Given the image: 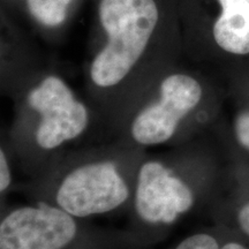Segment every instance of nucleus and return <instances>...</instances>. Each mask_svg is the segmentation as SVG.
I'll use <instances>...</instances> for the list:
<instances>
[{"mask_svg":"<svg viewBox=\"0 0 249 249\" xmlns=\"http://www.w3.org/2000/svg\"><path fill=\"white\" fill-rule=\"evenodd\" d=\"M99 18L108 40L93 59L90 75L96 86L118 85L138 62L158 21L154 0H102Z\"/></svg>","mask_w":249,"mask_h":249,"instance_id":"obj_1","label":"nucleus"},{"mask_svg":"<svg viewBox=\"0 0 249 249\" xmlns=\"http://www.w3.org/2000/svg\"><path fill=\"white\" fill-rule=\"evenodd\" d=\"M129 187L111 161H92L71 170L62 179L57 205L75 218L116 210L128 200Z\"/></svg>","mask_w":249,"mask_h":249,"instance_id":"obj_2","label":"nucleus"},{"mask_svg":"<svg viewBox=\"0 0 249 249\" xmlns=\"http://www.w3.org/2000/svg\"><path fill=\"white\" fill-rule=\"evenodd\" d=\"M28 102L40 116L36 142L42 149L53 150L87 129L89 112L74 97L71 90L57 76H49L28 96Z\"/></svg>","mask_w":249,"mask_h":249,"instance_id":"obj_3","label":"nucleus"},{"mask_svg":"<svg viewBox=\"0 0 249 249\" xmlns=\"http://www.w3.org/2000/svg\"><path fill=\"white\" fill-rule=\"evenodd\" d=\"M202 88L194 77L185 74L167 76L160 86V99L135 117L130 133L142 145H157L170 141L180 123L197 107Z\"/></svg>","mask_w":249,"mask_h":249,"instance_id":"obj_4","label":"nucleus"},{"mask_svg":"<svg viewBox=\"0 0 249 249\" xmlns=\"http://www.w3.org/2000/svg\"><path fill=\"white\" fill-rule=\"evenodd\" d=\"M74 218L52 205L18 208L0 223V249H64L76 235Z\"/></svg>","mask_w":249,"mask_h":249,"instance_id":"obj_5","label":"nucleus"},{"mask_svg":"<svg viewBox=\"0 0 249 249\" xmlns=\"http://www.w3.org/2000/svg\"><path fill=\"white\" fill-rule=\"evenodd\" d=\"M194 204V193L160 161H147L141 166L135 191L139 216L150 224H172Z\"/></svg>","mask_w":249,"mask_h":249,"instance_id":"obj_6","label":"nucleus"},{"mask_svg":"<svg viewBox=\"0 0 249 249\" xmlns=\"http://www.w3.org/2000/svg\"><path fill=\"white\" fill-rule=\"evenodd\" d=\"M213 37L218 46L229 53L249 54V1L223 8L214 23Z\"/></svg>","mask_w":249,"mask_h":249,"instance_id":"obj_7","label":"nucleus"},{"mask_svg":"<svg viewBox=\"0 0 249 249\" xmlns=\"http://www.w3.org/2000/svg\"><path fill=\"white\" fill-rule=\"evenodd\" d=\"M71 0H27L30 13L45 26H58L67 15Z\"/></svg>","mask_w":249,"mask_h":249,"instance_id":"obj_8","label":"nucleus"},{"mask_svg":"<svg viewBox=\"0 0 249 249\" xmlns=\"http://www.w3.org/2000/svg\"><path fill=\"white\" fill-rule=\"evenodd\" d=\"M176 249H220V245L213 235L196 233L182 240Z\"/></svg>","mask_w":249,"mask_h":249,"instance_id":"obj_9","label":"nucleus"},{"mask_svg":"<svg viewBox=\"0 0 249 249\" xmlns=\"http://www.w3.org/2000/svg\"><path fill=\"white\" fill-rule=\"evenodd\" d=\"M233 132L236 142L249 152V111L241 112L233 121Z\"/></svg>","mask_w":249,"mask_h":249,"instance_id":"obj_10","label":"nucleus"},{"mask_svg":"<svg viewBox=\"0 0 249 249\" xmlns=\"http://www.w3.org/2000/svg\"><path fill=\"white\" fill-rule=\"evenodd\" d=\"M11 181L12 174L8 166V160L5 151L1 149V151H0V191H1V193L7 191L9 185H11Z\"/></svg>","mask_w":249,"mask_h":249,"instance_id":"obj_11","label":"nucleus"},{"mask_svg":"<svg viewBox=\"0 0 249 249\" xmlns=\"http://www.w3.org/2000/svg\"><path fill=\"white\" fill-rule=\"evenodd\" d=\"M236 223L241 232L249 238V200L239 208L236 213Z\"/></svg>","mask_w":249,"mask_h":249,"instance_id":"obj_12","label":"nucleus"},{"mask_svg":"<svg viewBox=\"0 0 249 249\" xmlns=\"http://www.w3.org/2000/svg\"><path fill=\"white\" fill-rule=\"evenodd\" d=\"M220 249H249L246 247L245 245L240 244V242H236V241H230L224 244L223 246H220Z\"/></svg>","mask_w":249,"mask_h":249,"instance_id":"obj_13","label":"nucleus"},{"mask_svg":"<svg viewBox=\"0 0 249 249\" xmlns=\"http://www.w3.org/2000/svg\"><path fill=\"white\" fill-rule=\"evenodd\" d=\"M241 1H249V0H219V4H220V6H222V8H225V7H229V6L238 4V2H241Z\"/></svg>","mask_w":249,"mask_h":249,"instance_id":"obj_14","label":"nucleus"}]
</instances>
